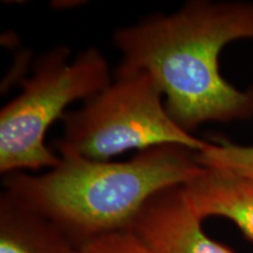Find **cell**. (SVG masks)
Returning <instances> with one entry per match:
<instances>
[{"label": "cell", "mask_w": 253, "mask_h": 253, "mask_svg": "<svg viewBox=\"0 0 253 253\" xmlns=\"http://www.w3.org/2000/svg\"><path fill=\"white\" fill-rule=\"evenodd\" d=\"M78 250L79 253H151L131 230L95 237Z\"/></svg>", "instance_id": "cell-9"}, {"label": "cell", "mask_w": 253, "mask_h": 253, "mask_svg": "<svg viewBox=\"0 0 253 253\" xmlns=\"http://www.w3.org/2000/svg\"><path fill=\"white\" fill-rule=\"evenodd\" d=\"M75 253H79V250H78V251H77V252H75Z\"/></svg>", "instance_id": "cell-10"}, {"label": "cell", "mask_w": 253, "mask_h": 253, "mask_svg": "<svg viewBox=\"0 0 253 253\" xmlns=\"http://www.w3.org/2000/svg\"><path fill=\"white\" fill-rule=\"evenodd\" d=\"M243 39H253V2L210 0L153 14L113 37L120 65L150 73L168 113L190 134L208 122L253 118V87H235L219 68L224 47Z\"/></svg>", "instance_id": "cell-1"}, {"label": "cell", "mask_w": 253, "mask_h": 253, "mask_svg": "<svg viewBox=\"0 0 253 253\" xmlns=\"http://www.w3.org/2000/svg\"><path fill=\"white\" fill-rule=\"evenodd\" d=\"M59 156V163L46 172L8 173L2 185L32 210L80 236L81 245L130 230L151 197L186 184L203 170L195 151L181 145L150 148L122 162L73 153Z\"/></svg>", "instance_id": "cell-2"}, {"label": "cell", "mask_w": 253, "mask_h": 253, "mask_svg": "<svg viewBox=\"0 0 253 253\" xmlns=\"http://www.w3.org/2000/svg\"><path fill=\"white\" fill-rule=\"evenodd\" d=\"M45 217L4 191L1 197L0 253H75L62 242Z\"/></svg>", "instance_id": "cell-7"}, {"label": "cell", "mask_w": 253, "mask_h": 253, "mask_svg": "<svg viewBox=\"0 0 253 253\" xmlns=\"http://www.w3.org/2000/svg\"><path fill=\"white\" fill-rule=\"evenodd\" d=\"M59 154L112 161L126 151L181 145L198 153L208 141L177 125L166 108L163 91L150 73L120 65L113 81L61 119Z\"/></svg>", "instance_id": "cell-4"}, {"label": "cell", "mask_w": 253, "mask_h": 253, "mask_svg": "<svg viewBox=\"0 0 253 253\" xmlns=\"http://www.w3.org/2000/svg\"><path fill=\"white\" fill-rule=\"evenodd\" d=\"M185 202L202 220L224 217L253 242V178L214 168H204L182 185Z\"/></svg>", "instance_id": "cell-6"}, {"label": "cell", "mask_w": 253, "mask_h": 253, "mask_svg": "<svg viewBox=\"0 0 253 253\" xmlns=\"http://www.w3.org/2000/svg\"><path fill=\"white\" fill-rule=\"evenodd\" d=\"M109 63L95 47L71 60L58 46L43 53L33 74L21 81V91L0 110V172L52 169L60 156L47 147L49 126L77 101H87L113 81Z\"/></svg>", "instance_id": "cell-3"}, {"label": "cell", "mask_w": 253, "mask_h": 253, "mask_svg": "<svg viewBox=\"0 0 253 253\" xmlns=\"http://www.w3.org/2000/svg\"><path fill=\"white\" fill-rule=\"evenodd\" d=\"M202 221L185 202L182 186H173L148 201L130 230L151 253H233L207 236Z\"/></svg>", "instance_id": "cell-5"}, {"label": "cell", "mask_w": 253, "mask_h": 253, "mask_svg": "<svg viewBox=\"0 0 253 253\" xmlns=\"http://www.w3.org/2000/svg\"><path fill=\"white\" fill-rule=\"evenodd\" d=\"M196 160L204 168H214L232 171L253 178V145L233 143L226 138L208 142Z\"/></svg>", "instance_id": "cell-8"}]
</instances>
